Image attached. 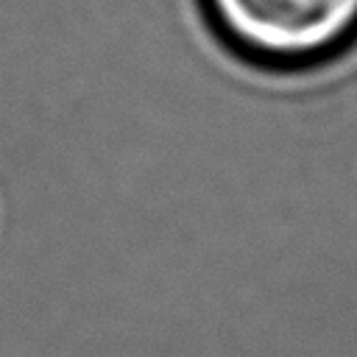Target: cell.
I'll return each mask as SVG.
<instances>
[{
    "instance_id": "1",
    "label": "cell",
    "mask_w": 357,
    "mask_h": 357,
    "mask_svg": "<svg viewBox=\"0 0 357 357\" xmlns=\"http://www.w3.org/2000/svg\"><path fill=\"white\" fill-rule=\"evenodd\" d=\"M215 42L254 73L298 78L357 47V0H198Z\"/></svg>"
}]
</instances>
